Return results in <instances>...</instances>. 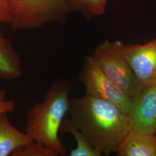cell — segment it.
<instances>
[{
    "mask_svg": "<svg viewBox=\"0 0 156 156\" xmlns=\"http://www.w3.org/2000/svg\"><path fill=\"white\" fill-rule=\"evenodd\" d=\"M70 120L95 149L116 153L130 131L128 117L111 102L84 95L70 100Z\"/></svg>",
    "mask_w": 156,
    "mask_h": 156,
    "instance_id": "obj_1",
    "label": "cell"
},
{
    "mask_svg": "<svg viewBox=\"0 0 156 156\" xmlns=\"http://www.w3.org/2000/svg\"><path fill=\"white\" fill-rule=\"evenodd\" d=\"M73 91V84L69 80H57L48 90L43 100L34 104L27 115L25 133L33 140L56 151L60 156L67 153L58 133L69 111Z\"/></svg>",
    "mask_w": 156,
    "mask_h": 156,
    "instance_id": "obj_2",
    "label": "cell"
},
{
    "mask_svg": "<svg viewBox=\"0 0 156 156\" xmlns=\"http://www.w3.org/2000/svg\"><path fill=\"white\" fill-rule=\"evenodd\" d=\"M12 30H34L63 22L69 9L65 0H15L12 5Z\"/></svg>",
    "mask_w": 156,
    "mask_h": 156,
    "instance_id": "obj_3",
    "label": "cell"
},
{
    "mask_svg": "<svg viewBox=\"0 0 156 156\" xmlns=\"http://www.w3.org/2000/svg\"><path fill=\"white\" fill-rule=\"evenodd\" d=\"M120 41L105 40L97 46L91 55L101 71L131 98L143 88L122 53Z\"/></svg>",
    "mask_w": 156,
    "mask_h": 156,
    "instance_id": "obj_4",
    "label": "cell"
},
{
    "mask_svg": "<svg viewBox=\"0 0 156 156\" xmlns=\"http://www.w3.org/2000/svg\"><path fill=\"white\" fill-rule=\"evenodd\" d=\"M79 79L85 88V95L111 102L123 113L128 115L131 98L106 76L91 55L84 57Z\"/></svg>",
    "mask_w": 156,
    "mask_h": 156,
    "instance_id": "obj_5",
    "label": "cell"
},
{
    "mask_svg": "<svg viewBox=\"0 0 156 156\" xmlns=\"http://www.w3.org/2000/svg\"><path fill=\"white\" fill-rule=\"evenodd\" d=\"M122 51L142 87L156 86V37L145 44L123 45Z\"/></svg>",
    "mask_w": 156,
    "mask_h": 156,
    "instance_id": "obj_6",
    "label": "cell"
},
{
    "mask_svg": "<svg viewBox=\"0 0 156 156\" xmlns=\"http://www.w3.org/2000/svg\"><path fill=\"white\" fill-rule=\"evenodd\" d=\"M127 117L130 131L155 134L156 86L143 88L131 98V105Z\"/></svg>",
    "mask_w": 156,
    "mask_h": 156,
    "instance_id": "obj_7",
    "label": "cell"
},
{
    "mask_svg": "<svg viewBox=\"0 0 156 156\" xmlns=\"http://www.w3.org/2000/svg\"><path fill=\"white\" fill-rule=\"evenodd\" d=\"M116 153L118 156H156L155 135L129 131Z\"/></svg>",
    "mask_w": 156,
    "mask_h": 156,
    "instance_id": "obj_8",
    "label": "cell"
},
{
    "mask_svg": "<svg viewBox=\"0 0 156 156\" xmlns=\"http://www.w3.org/2000/svg\"><path fill=\"white\" fill-rule=\"evenodd\" d=\"M22 75L20 56L11 41L0 31V80H12Z\"/></svg>",
    "mask_w": 156,
    "mask_h": 156,
    "instance_id": "obj_9",
    "label": "cell"
},
{
    "mask_svg": "<svg viewBox=\"0 0 156 156\" xmlns=\"http://www.w3.org/2000/svg\"><path fill=\"white\" fill-rule=\"evenodd\" d=\"M7 114H0V156H11L17 148L33 140L12 124Z\"/></svg>",
    "mask_w": 156,
    "mask_h": 156,
    "instance_id": "obj_10",
    "label": "cell"
},
{
    "mask_svg": "<svg viewBox=\"0 0 156 156\" xmlns=\"http://www.w3.org/2000/svg\"><path fill=\"white\" fill-rule=\"evenodd\" d=\"M60 131L71 134L76 142V147L72 149L69 156H101L102 153L95 149L89 140L73 124L70 119H64Z\"/></svg>",
    "mask_w": 156,
    "mask_h": 156,
    "instance_id": "obj_11",
    "label": "cell"
},
{
    "mask_svg": "<svg viewBox=\"0 0 156 156\" xmlns=\"http://www.w3.org/2000/svg\"><path fill=\"white\" fill-rule=\"evenodd\" d=\"M69 11H78L88 19L105 13L107 0H65Z\"/></svg>",
    "mask_w": 156,
    "mask_h": 156,
    "instance_id": "obj_12",
    "label": "cell"
},
{
    "mask_svg": "<svg viewBox=\"0 0 156 156\" xmlns=\"http://www.w3.org/2000/svg\"><path fill=\"white\" fill-rule=\"evenodd\" d=\"M11 156H59V154L50 147L33 140L17 148Z\"/></svg>",
    "mask_w": 156,
    "mask_h": 156,
    "instance_id": "obj_13",
    "label": "cell"
},
{
    "mask_svg": "<svg viewBox=\"0 0 156 156\" xmlns=\"http://www.w3.org/2000/svg\"><path fill=\"white\" fill-rule=\"evenodd\" d=\"M15 0H0V22L10 23L12 19V5Z\"/></svg>",
    "mask_w": 156,
    "mask_h": 156,
    "instance_id": "obj_14",
    "label": "cell"
},
{
    "mask_svg": "<svg viewBox=\"0 0 156 156\" xmlns=\"http://www.w3.org/2000/svg\"><path fill=\"white\" fill-rule=\"evenodd\" d=\"M6 95L5 90L0 89V114L12 113L16 109L14 101L6 100Z\"/></svg>",
    "mask_w": 156,
    "mask_h": 156,
    "instance_id": "obj_15",
    "label": "cell"
},
{
    "mask_svg": "<svg viewBox=\"0 0 156 156\" xmlns=\"http://www.w3.org/2000/svg\"><path fill=\"white\" fill-rule=\"evenodd\" d=\"M154 135H155V137H156V133H155V134H154Z\"/></svg>",
    "mask_w": 156,
    "mask_h": 156,
    "instance_id": "obj_16",
    "label": "cell"
}]
</instances>
